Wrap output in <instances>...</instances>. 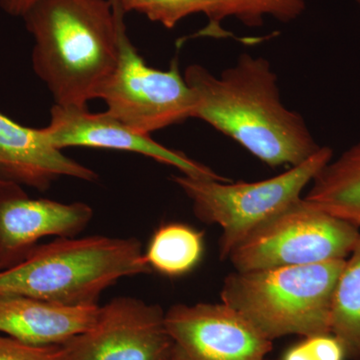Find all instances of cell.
I'll return each mask as SVG.
<instances>
[{"label":"cell","instance_id":"7c38bea8","mask_svg":"<svg viewBox=\"0 0 360 360\" xmlns=\"http://www.w3.org/2000/svg\"><path fill=\"white\" fill-rule=\"evenodd\" d=\"M63 176L96 181V172L63 155L44 129H32L0 112V179L46 191Z\"/></svg>","mask_w":360,"mask_h":360},{"label":"cell","instance_id":"4fadbf2b","mask_svg":"<svg viewBox=\"0 0 360 360\" xmlns=\"http://www.w3.org/2000/svg\"><path fill=\"white\" fill-rule=\"evenodd\" d=\"M99 305L60 307L27 296L0 295V333L37 345H60L91 328Z\"/></svg>","mask_w":360,"mask_h":360},{"label":"cell","instance_id":"44dd1931","mask_svg":"<svg viewBox=\"0 0 360 360\" xmlns=\"http://www.w3.org/2000/svg\"><path fill=\"white\" fill-rule=\"evenodd\" d=\"M37 1L39 0H0V7L9 15L22 18Z\"/></svg>","mask_w":360,"mask_h":360},{"label":"cell","instance_id":"8fae6325","mask_svg":"<svg viewBox=\"0 0 360 360\" xmlns=\"http://www.w3.org/2000/svg\"><path fill=\"white\" fill-rule=\"evenodd\" d=\"M51 122L44 127L56 148H92L127 151L148 156L163 165L177 168L182 174L196 179L229 181L226 177L191 160L186 153L165 148L150 135L139 134L108 111L91 113L82 108L53 105Z\"/></svg>","mask_w":360,"mask_h":360},{"label":"cell","instance_id":"9c48e42d","mask_svg":"<svg viewBox=\"0 0 360 360\" xmlns=\"http://www.w3.org/2000/svg\"><path fill=\"white\" fill-rule=\"evenodd\" d=\"M172 360H266L272 342L224 302L174 304L165 312Z\"/></svg>","mask_w":360,"mask_h":360},{"label":"cell","instance_id":"7402d4cb","mask_svg":"<svg viewBox=\"0 0 360 360\" xmlns=\"http://www.w3.org/2000/svg\"><path fill=\"white\" fill-rule=\"evenodd\" d=\"M355 1L357 2V4H359V6L360 7V0H355Z\"/></svg>","mask_w":360,"mask_h":360},{"label":"cell","instance_id":"9a60e30c","mask_svg":"<svg viewBox=\"0 0 360 360\" xmlns=\"http://www.w3.org/2000/svg\"><path fill=\"white\" fill-rule=\"evenodd\" d=\"M203 251V231L188 224L168 222L153 234L144 257L153 271L175 278L193 271L200 264Z\"/></svg>","mask_w":360,"mask_h":360},{"label":"cell","instance_id":"ba28073f","mask_svg":"<svg viewBox=\"0 0 360 360\" xmlns=\"http://www.w3.org/2000/svg\"><path fill=\"white\" fill-rule=\"evenodd\" d=\"M65 360H172V340L158 304L118 296L91 328L61 345Z\"/></svg>","mask_w":360,"mask_h":360},{"label":"cell","instance_id":"8992f818","mask_svg":"<svg viewBox=\"0 0 360 360\" xmlns=\"http://www.w3.org/2000/svg\"><path fill=\"white\" fill-rule=\"evenodd\" d=\"M359 234V227L302 198L259 225L227 259L238 271L345 260Z\"/></svg>","mask_w":360,"mask_h":360},{"label":"cell","instance_id":"7a4b0ae2","mask_svg":"<svg viewBox=\"0 0 360 360\" xmlns=\"http://www.w3.org/2000/svg\"><path fill=\"white\" fill-rule=\"evenodd\" d=\"M22 18L34 39L33 70L54 105L86 110L117 65L111 0H39Z\"/></svg>","mask_w":360,"mask_h":360},{"label":"cell","instance_id":"5bb4252c","mask_svg":"<svg viewBox=\"0 0 360 360\" xmlns=\"http://www.w3.org/2000/svg\"><path fill=\"white\" fill-rule=\"evenodd\" d=\"M304 200L360 229V141L321 168Z\"/></svg>","mask_w":360,"mask_h":360},{"label":"cell","instance_id":"3957f363","mask_svg":"<svg viewBox=\"0 0 360 360\" xmlns=\"http://www.w3.org/2000/svg\"><path fill=\"white\" fill-rule=\"evenodd\" d=\"M153 272L136 238H59L39 245L25 262L0 271V295L60 305H96L101 293L127 276Z\"/></svg>","mask_w":360,"mask_h":360},{"label":"cell","instance_id":"2e32d148","mask_svg":"<svg viewBox=\"0 0 360 360\" xmlns=\"http://www.w3.org/2000/svg\"><path fill=\"white\" fill-rule=\"evenodd\" d=\"M330 333L341 341L347 357L360 360V234L336 283Z\"/></svg>","mask_w":360,"mask_h":360},{"label":"cell","instance_id":"e0dca14e","mask_svg":"<svg viewBox=\"0 0 360 360\" xmlns=\"http://www.w3.org/2000/svg\"><path fill=\"white\" fill-rule=\"evenodd\" d=\"M122 4L125 13L136 11L168 30L187 16L203 13L210 25L198 34L217 35L220 21L233 15L236 0H122Z\"/></svg>","mask_w":360,"mask_h":360},{"label":"cell","instance_id":"5b68a950","mask_svg":"<svg viewBox=\"0 0 360 360\" xmlns=\"http://www.w3.org/2000/svg\"><path fill=\"white\" fill-rule=\"evenodd\" d=\"M333 158V149L321 146L304 162L259 181H220L182 174L172 180L193 202L196 219L221 229L219 257L225 260L259 225L300 200L305 187Z\"/></svg>","mask_w":360,"mask_h":360},{"label":"cell","instance_id":"ffe728a7","mask_svg":"<svg viewBox=\"0 0 360 360\" xmlns=\"http://www.w3.org/2000/svg\"><path fill=\"white\" fill-rule=\"evenodd\" d=\"M281 360H321V359L311 336H307L293 347L288 348Z\"/></svg>","mask_w":360,"mask_h":360},{"label":"cell","instance_id":"52a82bcc","mask_svg":"<svg viewBox=\"0 0 360 360\" xmlns=\"http://www.w3.org/2000/svg\"><path fill=\"white\" fill-rule=\"evenodd\" d=\"M118 28L117 65L97 94L123 124L150 135L193 118V96L175 58L167 70L150 68L127 35L122 0H111Z\"/></svg>","mask_w":360,"mask_h":360},{"label":"cell","instance_id":"d6986e66","mask_svg":"<svg viewBox=\"0 0 360 360\" xmlns=\"http://www.w3.org/2000/svg\"><path fill=\"white\" fill-rule=\"evenodd\" d=\"M0 360H65L60 345H37L0 333Z\"/></svg>","mask_w":360,"mask_h":360},{"label":"cell","instance_id":"6da1fadb","mask_svg":"<svg viewBox=\"0 0 360 360\" xmlns=\"http://www.w3.org/2000/svg\"><path fill=\"white\" fill-rule=\"evenodd\" d=\"M184 77L193 92V118L231 137L267 167H296L321 148L304 118L283 103L266 58L241 53L219 77L191 65Z\"/></svg>","mask_w":360,"mask_h":360},{"label":"cell","instance_id":"30bf717a","mask_svg":"<svg viewBox=\"0 0 360 360\" xmlns=\"http://www.w3.org/2000/svg\"><path fill=\"white\" fill-rule=\"evenodd\" d=\"M92 217L86 203L32 198L20 184L0 179V271L25 262L42 238H77Z\"/></svg>","mask_w":360,"mask_h":360},{"label":"cell","instance_id":"277c9868","mask_svg":"<svg viewBox=\"0 0 360 360\" xmlns=\"http://www.w3.org/2000/svg\"><path fill=\"white\" fill-rule=\"evenodd\" d=\"M345 260L234 270L224 278L220 300L272 341L331 333L333 295Z\"/></svg>","mask_w":360,"mask_h":360},{"label":"cell","instance_id":"ac0fdd59","mask_svg":"<svg viewBox=\"0 0 360 360\" xmlns=\"http://www.w3.org/2000/svg\"><path fill=\"white\" fill-rule=\"evenodd\" d=\"M305 8L307 0H236L232 18L248 27H257L267 16L290 23L297 20Z\"/></svg>","mask_w":360,"mask_h":360}]
</instances>
